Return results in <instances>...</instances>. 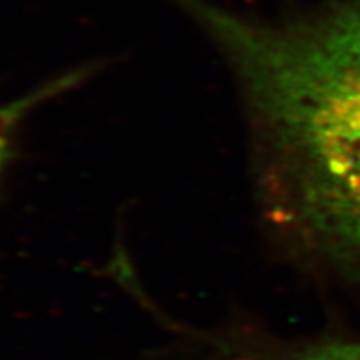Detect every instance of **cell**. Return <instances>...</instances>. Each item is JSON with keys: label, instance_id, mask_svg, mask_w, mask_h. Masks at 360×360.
<instances>
[{"label": "cell", "instance_id": "obj_1", "mask_svg": "<svg viewBox=\"0 0 360 360\" xmlns=\"http://www.w3.org/2000/svg\"><path fill=\"white\" fill-rule=\"evenodd\" d=\"M172 2L227 58L297 225L360 274V0L287 24Z\"/></svg>", "mask_w": 360, "mask_h": 360}, {"label": "cell", "instance_id": "obj_2", "mask_svg": "<svg viewBox=\"0 0 360 360\" xmlns=\"http://www.w3.org/2000/svg\"><path fill=\"white\" fill-rule=\"evenodd\" d=\"M96 70L92 65H84L80 69L65 72V74L57 75L51 82L39 85L37 89L30 90L25 96H22L15 101L2 103L0 105V174L6 169L8 157L12 154L13 137H15L17 129L20 127L22 120L32 112L35 107L52 101L60 94L69 92L70 89H75L79 84H82L85 79L92 75Z\"/></svg>", "mask_w": 360, "mask_h": 360}, {"label": "cell", "instance_id": "obj_3", "mask_svg": "<svg viewBox=\"0 0 360 360\" xmlns=\"http://www.w3.org/2000/svg\"><path fill=\"white\" fill-rule=\"evenodd\" d=\"M289 360H360V342H326L290 355Z\"/></svg>", "mask_w": 360, "mask_h": 360}]
</instances>
